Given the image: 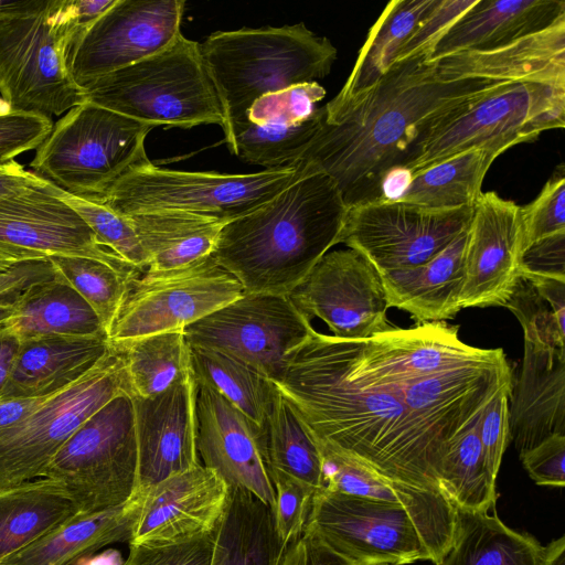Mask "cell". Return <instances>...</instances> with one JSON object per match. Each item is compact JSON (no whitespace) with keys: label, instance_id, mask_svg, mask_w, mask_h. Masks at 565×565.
Wrapping results in <instances>:
<instances>
[{"label":"cell","instance_id":"6da1fadb","mask_svg":"<svg viewBox=\"0 0 565 565\" xmlns=\"http://www.w3.org/2000/svg\"><path fill=\"white\" fill-rule=\"evenodd\" d=\"M275 385L319 443L388 479L441 492L446 446L394 392L358 370L348 339L312 329Z\"/></svg>","mask_w":565,"mask_h":565},{"label":"cell","instance_id":"7a4b0ae2","mask_svg":"<svg viewBox=\"0 0 565 565\" xmlns=\"http://www.w3.org/2000/svg\"><path fill=\"white\" fill-rule=\"evenodd\" d=\"M503 82L444 79L426 54L394 62L367 89L320 107L298 162L329 175L348 207L380 200L384 177L399 167L426 122Z\"/></svg>","mask_w":565,"mask_h":565},{"label":"cell","instance_id":"3957f363","mask_svg":"<svg viewBox=\"0 0 565 565\" xmlns=\"http://www.w3.org/2000/svg\"><path fill=\"white\" fill-rule=\"evenodd\" d=\"M303 166L286 189L221 230L212 256L246 292L288 296L339 244L349 207L329 175Z\"/></svg>","mask_w":565,"mask_h":565},{"label":"cell","instance_id":"277c9868","mask_svg":"<svg viewBox=\"0 0 565 565\" xmlns=\"http://www.w3.org/2000/svg\"><path fill=\"white\" fill-rule=\"evenodd\" d=\"M216 92L226 145L260 97L316 82L331 71L337 49L303 23L216 31L200 44Z\"/></svg>","mask_w":565,"mask_h":565},{"label":"cell","instance_id":"5b68a950","mask_svg":"<svg viewBox=\"0 0 565 565\" xmlns=\"http://www.w3.org/2000/svg\"><path fill=\"white\" fill-rule=\"evenodd\" d=\"M455 523L456 507L448 499L408 505L321 488L312 497L305 529L356 565H438L451 544Z\"/></svg>","mask_w":565,"mask_h":565},{"label":"cell","instance_id":"8992f818","mask_svg":"<svg viewBox=\"0 0 565 565\" xmlns=\"http://www.w3.org/2000/svg\"><path fill=\"white\" fill-rule=\"evenodd\" d=\"M565 126V84L503 82L430 119L399 167L415 174L460 152L484 148L498 156Z\"/></svg>","mask_w":565,"mask_h":565},{"label":"cell","instance_id":"52a82bcc","mask_svg":"<svg viewBox=\"0 0 565 565\" xmlns=\"http://www.w3.org/2000/svg\"><path fill=\"white\" fill-rule=\"evenodd\" d=\"M82 30L72 0L0 17V93L8 109L50 118L85 102L68 66Z\"/></svg>","mask_w":565,"mask_h":565},{"label":"cell","instance_id":"ba28073f","mask_svg":"<svg viewBox=\"0 0 565 565\" xmlns=\"http://www.w3.org/2000/svg\"><path fill=\"white\" fill-rule=\"evenodd\" d=\"M85 100L150 127L223 126L200 44L182 35L163 51L83 87Z\"/></svg>","mask_w":565,"mask_h":565},{"label":"cell","instance_id":"9c48e42d","mask_svg":"<svg viewBox=\"0 0 565 565\" xmlns=\"http://www.w3.org/2000/svg\"><path fill=\"white\" fill-rule=\"evenodd\" d=\"M303 172L301 162L228 174L170 170L148 159L129 168L96 200L122 216L178 213L227 223L260 206Z\"/></svg>","mask_w":565,"mask_h":565},{"label":"cell","instance_id":"30bf717a","mask_svg":"<svg viewBox=\"0 0 565 565\" xmlns=\"http://www.w3.org/2000/svg\"><path fill=\"white\" fill-rule=\"evenodd\" d=\"M151 129L85 100L53 125L31 168L71 194L99 199L129 168L148 160Z\"/></svg>","mask_w":565,"mask_h":565},{"label":"cell","instance_id":"8fae6325","mask_svg":"<svg viewBox=\"0 0 565 565\" xmlns=\"http://www.w3.org/2000/svg\"><path fill=\"white\" fill-rule=\"evenodd\" d=\"M138 446L132 394H120L85 420L43 477L61 481L78 514L127 502L137 491Z\"/></svg>","mask_w":565,"mask_h":565},{"label":"cell","instance_id":"7c38bea8","mask_svg":"<svg viewBox=\"0 0 565 565\" xmlns=\"http://www.w3.org/2000/svg\"><path fill=\"white\" fill-rule=\"evenodd\" d=\"M132 394L125 363L111 347L82 379L46 398L17 425L0 431V487L43 477L49 463L93 414L120 394Z\"/></svg>","mask_w":565,"mask_h":565},{"label":"cell","instance_id":"4fadbf2b","mask_svg":"<svg viewBox=\"0 0 565 565\" xmlns=\"http://www.w3.org/2000/svg\"><path fill=\"white\" fill-rule=\"evenodd\" d=\"M244 291L212 255L179 268L146 269L130 280L108 340L184 330Z\"/></svg>","mask_w":565,"mask_h":565},{"label":"cell","instance_id":"5bb4252c","mask_svg":"<svg viewBox=\"0 0 565 565\" xmlns=\"http://www.w3.org/2000/svg\"><path fill=\"white\" fill-rule=\"evenodd\" d=\"M472 206L428 210L393 200L348 209L339 244L361 253L379 274L425 264L467 232Z\"/></svg>","mask_w":565,"mask_h":565},{"label":"cell","instance_id":"9a60e30c","mask_svg":"<svg viewBox=\"0 0 565 565\" xmlns=\"http://www.w3.org/2000/svg\"><path fill=\"white\" fill-rule=\"evenodd\" d=\"M312 329L288 296L244 291L186 327L184 335L189 345L233 355L276 383L289 354Z\"/></svg>","mask_w":565,"mask_h":565},{"label":"cell","instance_id":"2e32d148","mask_svg":"<svg viewBox=\"0 0 565 565\" xmlns=\"http://www.w3.org/2000/svg\"><path fill=\"white\" fill-rule=\"evenodd\" d=\"M182 0H116L72 45L68 66L82 88L150 57L181 34Z\"/></svg>","mask_w":565,"mask_h":565},{"label":"cell","instance_id":"e0dca14e","mask_svg":"<svg viewBox=\"0 0 565 565\" xmlns=\"http://www.w3.org/2000/svg\"><path fill=\"white\" fill-rule=\"evenodd\" d=\"M288 297L307 319L319 318L337 338L367 339L392 328L381 276L352 248L323 255Z\"/></svg>","mask_w":565,"mask_h":565},{"label":"cell","instance_id":"ac0fdd59","mask_svg":"<svg viewBox=\"0 0 565 565\" xmlns=\"http://www.w3.org/2000/svg\"><path fill=\"white\" fill-rule=\"evenodd\" d=\"M523 252L522 206L482 192L466 235L460 308L504 307L521 279Z\"/></svg>","mask_w":565,"mask_h":565},{"label":"cell","instance_id":"d6986e66","mask_svg":"<svg viewBox=\"0 0 565 565\" xmlns=\"http://www.w3.org/2000/svg\"><path fill=\"white\" fill-rule=\"evenodd\" d=\"M0 244L45 256L86 257L120 269L136 268L100 244L45 178L0 199Z\"/></svg>","mask_w":565,"mask_h":565},{"label":"cell","instance_id":"ffe728a7","mask_svg":"<svg viewBox=\"0 0 565 565\" xmlns=\"http://www.w3.org/2000/svg\"><path fill=\"white\" fill-rule=\"evenodd\" d=\"M196 385V448L203 466L228 487L245 489L274 509L264 427L210 385Z\"/></svg>","mask_w":565,"mask_h":565},{"label":"cell","instance_id":"44dd1931","mask_svg":"<svg viewBox=\"0 0 565 565\" xmlns=\"http://www.w3.org/2000/svg\"><path fill=\"white\" fill-rule=\"evenodd\" d=\"M230 489L215 471L200 463L142 490L129 543L157 546L213 533Z\"/></svg>","mask_w":565,"mask_h":565},{"label":"cell","instance_id":"7402d4cb","mask_svg":"<svg viewBox=\"0 0 565 565\" xmlns=\"http://www.w3.org/2000/svg\"><path fill=\"white\" fill-rule=\"evenodd\" d=\"M196 393L191 371L158 395H132L138 446L137 491L201 463L196 448Z\"/></svg>","mask_w":565,"mask_h":565},{"label":"cell","instance_id":"603a6c76","mask_svg":"<svg viewBox=\"0 0 565 565\" xmlns=\"http://www.w3.org/2000/svg\"><path fill=\"white\" fill-rule=\"evenodd\" d=\"M433 63L444 79L565 84V15L543 30L508 44L454 53Z\"/></svg>","mask_w":565,"mask_h":565},{"label":"cell","instance_id":"cb8c5ba5","mask_svg":"<svg viewBox=\"0 0 565 565\" xmlns=\"http://www.w3.org/2000/svg\"><path fill=\"white\" fill-rule=\"evenodd\" d=\"M509 397L510 439L519 455L553 434L565 435V350L524 342L521 372Z\"/></svg>","mask_w":565,"mask_h":565},{"label":"cell","instance_id":"d4e9b609","mask_svg":"<svg viewBox=\"0 0 565 565\" xmlns=\"http://www.w3.org/2000/svg\"><path fill=\"white\" fill-rule=\"evenodd\" d=\"M109 350L107 337H42L23 340L0 396L52 395L82 379Z\"/></svg>","mask_w":565,"mask_h":565},{"label":"cell","instance_id":"484cf974","mask_svg":"<svg viewBox=\"0 0 565 565\" xmlns=\"http://www.w3.org/2000/svg\"><path fill=\"white\" fill-rule=\"evenodd\" d=\"M565 15L559 0H477L433 49L428 61L463 51H484L543 30Z\"/></svg>","mask_w":565,"mask_h":565},{"label":"cell","instance_id":"4316f807","mask_svg":"<svg viewBox=\"0 0 565 565\" xmlns=\"http://www.w3.org/2000/svg\"><path fill=\"white\" fill-rule=\"evenodd\" d=\"M467 232L423 265L380 274L388 308L417 323L452 319L460 308Z\"/></svg>","mask_w":565,"mask_h":565},{"label":"cell","instance_id":"83f0119b","mask_svg":"<svg viewBox=\"0 0 565 565\" xmlns=\"http://www.w3.org/2000/svg\"><path fill=\"white\" fill-rule=\"evenodd\" d=\"M141 503L137 491L120 505L76 514L0 565H73L104 546L129 543Z\"/></svg>","mask_w":565,"mask_h":565},{"label":"cell","instance_id":"f1b7e54d","mask_svg":"<svg viewBox=\"0 0 565 565\" xmlns=\"http://www.w3.org/2000/svg\"><path fill=\"white\" fill-rule=\"evenodd\" d=\"M78 514L58 480L40 477L0 487V563Z\"/></svg>","mask_w":565,"mask_h":565},{"label":"cell","instance_id":"f546056e","mask_svg":"<svg viewBox=\"0 0 565 565\" xmlns=\"http://www.w3.org/2000/svg\"><path fill=\"white\" fill-rule=\"evenodd\" d=\"M286 548L271 507L245 489L231 487L215 530L211 565H279Z\"/></svg>","mask_w":565,"mask_h":565},{"label":"cell","instance_id":"4dcf8cb0","mask_svg":"<svg viewBox=\"0 0 565 565\" xmlns=\"http://www.w3.org/2000/svg\"><path fill=\"white\" fill-rule=\"evenodd\" d=\"M4 326L21 341L42 337H107L93 308L56 273L23 292Z\"/></svg>","mask_w":565,"mask_h":565},{"label":"cell","instance_id":"1f68e13d","mask_svg":"<svg viewBox=\"0 0 565 565\" xmlns=\"http://www.w3.org/2000/svg\"><path fill=\"white\" fill-rule=\"evenodd\" d=\"M544 546L495 513L456 508L451 544L438 565H543Z\"/></svg>","mask_w":565,"mask_h":565},{"label":"cell","instance_id":"d6a6232c","mask_svg":"<svg viewBox=\"0 0 565 565\" xmlns=\"http://www.w3.org/2000/svg\"><path fill=\"white\" fill-rule=\"evenodd\" d=\"M147 259V269L167 270L211 256L224 222L178 213H139L125 216Z\"/></svg>","mask_w":565,"mask_h":565},{"label":"cell","instance_id":"836d02e7","mask_svg":"<svg viewBox=\"0 0 565 565\" xmlns=\"http://www.w3.org/2000/svg\"><path fill=\"white\" fill-rule=\"evenodd\" d=\"M497 157L484 148L460 152L412 174L395 201L437 211L471 207L482 193L483 179Z\"/></svg>","mask_w":565,"mask_h":565},{"label":"cell","instance_id":"e575fe53","mask_svg":"<svg viewBox=\"0 0 565 565\" xmlns=\"http://www.w3.org/2000/svg\"><path fill=\"white\" fill-rule=\"evenodd\" d=\"M436 2L437 0L388 2L370 29L352 72L337 97L349 98L374 85Z\"/></svg>","mask_w":565,"mask_h":565},{"label":"cell","instance_id":"d590c367","mask_svg":"<svg viewBox=\"0 0 565 565\" xmlns=\"http://www.w3.org/2000/svg\"><path fill=\"white\" fill-rule=\"evenodd\" d=\"M110 344L125 363L136 396L158 395L192 371L184 330L157 332Z\"/></svg>","mask_w":565,"mask_h":565},{"label":"cell","instance_id":"8d00e7d4","mask_svg":"<svg viewBox=\"0 0 565 565\" xmlns=\"http://www.w3.org/2000/svg\"><path fill=\"white\" fill-rule=\"evenodd\" d=\"M191 366L198 383L221 393L236 408L264 427L278 392L275 383L253 365L224 352L191 347Z\"/></svg>","mask_w":565,"mask_h":565},{"label":"cell","instance_id":"74e56055","mask_svg":"<svg viewBox=\"0 0 565 565\" xmlns=\"http://www.w3.org/2000/svg\"><path fill=\"white\" fill-rule=\"evenodd\" d=\"M264 429L268 467L321 489L323 471L319 445L279 391L270 405Z\"/></svg>","mask_w":565,"mask_h":565},{"label":"cell","instance_id":"f35d334b","mask_svg":"<svg viewBox=\"0 0 565 565\" xmlns=\"http://www.w3.org/2000/svg\"><path fill=\"white\" fill-rule=\"evenodd\" d=\"M479 418L448 444L439 482L441 492L456 508L488 512L495 508L497 478L484 461L478 433Z\"/></svg>","mask_w":565,"mask_h":565},{"label":"cell","instance_id":"ab89813d","mask_svg":"<svg viewBox=\"0 0 565 565\" xmlns=\"http://www.w3.org/2000/svg\"><path fill=\"white\" fill-rule=\"evenodd\" d=\"M323 489L342 494L408 505L447 499L441 492L388 479L365 465L319 443Z\"/></svg>","mask_w":565,"mask_h":565},{"label":"cell","instance_id":"60d3db41","mask_svg":"<svg viewBox=\"0 0 565 565\" xmlns=\"http://www.w3.org/2000/svg\"><path fill=\"white\" fill-rule=\"evenodd\" d=\"M47 258L56 275L93 308L108 337L130 280L143 270L120 269L86 257L53 255Z\"/></svg>","mask_w":565,"mask_h":565},{"label":"cell","instance_id":"b9f144b4","mask_svg":"<svg viewBox=\"0 0 565 565\" xmlns=\"http://www.w3.org/2000/svg\"><path fill=\"white\" fill-rule=\"evenodd\" d=\"M320 121V108L302 122H247L227 143L242 160L265 169L290 166L300 159Z\"/></svg>","mask_w":565,"mask_h":565},{"label":"cell","instance_id":"7bdbcfd3","mask_svg":"<svg viewBox=\"0 0 565 565\" xmlns=\"http://www.w3.org/2000/svg\"><path fill=\"white\" fill-rule=\"evenodd\" d=\"M56 194L74 209L100 244L138 269H147V259L128 218L102 201L71 194L55 185Z\"/></svg>","mask_w":565,"mask_h":565},{"label":"cell","instance_id":"ee69618b","mask_svg":"<svg viewBox=\"0 0 565 565\" xmlns=\"http://www.w3.org/2000/svg\"><path fill=\"white\" fill-rule=\"evenodd\" d=\"M504 307L521 323L524 342L537 348L565 350V329L559 326L548 303L527 280H519Z\"/></svg>","mask_w":565,"mask_h":565},{"label":"cell","instance_id":"f6af8a7d","mask_svg":"<svg viewBox=\"0 0 565 565\" xmlns=\"http://www.w3.org/2000/svg\"><path fill=\"white\" fill-rule=\"evenodd\" d=\"M268 468L275 489L273 512L276 531L288 545L303 533L317 489L286 472Z\"/></svg>","mask_w":565,"mask_h":565},{"label":"cell","instance_id":"bcb514c9","mask_svg":"<svg viewBox=\"0 0 565 565\" xmlns=\"http://www.w3.org/2000/svg\"><path fill=\"white\" fill-rule=\"evenodd\" d=\"M324 96L326 90L317 81L270 93L252 105L246 124L302 122L315 114L317 103Z\"/></svg>","mask_w":565,"mask_h":565},{"label":"cell","instance_id":"7dc6e473","mask_svg":"<svg viewBox=\"0 0 565 565\" xmlns=\"http://www.w3.org/2000/svg\"><path fill=\"white\" fill-rule=\"evenodd\" d=\"M524 249L536 241L565 232V169L561 163L537 198L522 206Z\"/></svg>","mask_w":565,"mask_h":565},{"label":"cell","instance_id":"c3c4849f","mask_svg":"<svg viewBox=\"0 0 565 565\" xmlns=\"http://www.w3.org/2000/svg\"><path fill=\"white\" fill-rule=\"evenodd\" d=\"M477 0H437L408 40L402 45L393 61L426 54L428 57L449 28L476 4Z\"/></svg>","mask_w":565,"mask_h":565},{"label":"cell","instance_id":"681fc988","mask_svg":"<svg viewBox=\"0 0 565 565\" xmlns=\"http://www.w3.org/2000/svg\"><path fill=\"white\" fill-rule=\"evenodd\" d=\"M215 531L185 542L147 546L129 543L121 565H211Z\"/></svg>","mask_w":565,"mask_h":565},{"label":"cell","instance_id":"f907efd6","mask_svg":"<svg viewBox=\"0 0 565 565\" xmlns=\"http://www.w3.org/2000/svg\"><path fill=\"white\" fill-rule=\"evenodd\" d=\"M52 128L50 118L0 109V161L36 149Z\"/></svg>","mask_w":565,"mask_h":565},{"label":"cell","instance_id":"816d5d0a","mask_svg":"<svg viewBox=\"0 0 565 565\" xmlns=\"http://www.w3.org/2000/svg\"><path fill=\"white\" fill-rule=\"evenodd\" d=\"M509 393L495 397L481 413L478 422L479 439L490 473L497 478L502 456L510 443Z\"/></svg>","mask_w":565,"mask_h":565},{"label":"cell","instance_id":"f5cc1de1","mask_svg":"<svg viewBox=\"0 0 565 565\" xmlns=\"http://www.w3.org/2000/svg\"><path fill=\"white\" fill-rule=\"evenodd\" d=\"M530 478L539 486H565V435L553 434L535 447L520 454Z\"/></svg>","mask_w":565,"mask_h":565},{"label":"cell","instance_id":"db71d44e","mask_svg":"<svg viewBox=\"0 0 565 565\" xmlns=\"http://www.w3.org/2000/svg\"><path fill=\"white\" fill-rule=\"evenodd\" d=\"M521 278H550L565 281V232L527 246L521 257Z\"/></svg>","mask_w":565,"mask_h":565},{"label":"cell","instance_id":"11a10c76","mask_svg":"<svg viewBox=\"0 0 565 565\" xmlns=\"http://www.w3.org/2000/svg\"><path fill=\"white\" fill-rule=\"evenodd\" d=\"M279 565H356L331 550L310 530L303 533L287 548Z\"/></svg>","mask_w":565,"mask_h":565},{"label":"cell","instance_id":"9f6ffc18","mask_svg":"<svg viewBox=\"0 0 565 565\" xmlns=\"http://www.w3.org/2000/svg\"><path fill=\"white\" fill-rule=\"evenodd\" d=\"M53 277L55 270L47 257L17 263L0 270V297L24 291Z\"/></svg>","mask_w":565,"mask_h":565},{"label":"cell","instance_id":"6f0895ef","mask_svg":"<svg viewBox=\"0 0 565 565\" xmlns=\"http://www.w3.org/2000/svg\"><path fill=\"white\" fill-rule=\"evenodd\" d=\"M51 396V395H49ZM44 397H2L0 396V431L10 428L42 405Z\"/></svg>","mask_w":565,"mask_h":565},{"label":"cell","instance_id":"680465c9","mask_svg":"<svg viewBox=\"0 0 565 565\" xmlns=\"http://www.w3.org/2000/svg\"><path fill=\"white\" fill-rule=\"evenodd\" d=\"M41 180L42 177L25 170L14 159L0 161V199Z\"/></svg>","mask_w":565,"mask_h":565},{"label":"cell","instance_id":"91938a15","mask_svg":"<svg viewBox=\"0 0 565 565\" xmlns=\"http://www.w3.org/2000/svg\"><path fill=\"white\" fill-rule=\"evenodd\" d=\"M527 281L548 303L559 326L565 329V281L550 278H535Z\"/></svg>","mask_w":565,"mask_h":565},{"label":"cell","instance_id":"94428289","mask_svg":"<svg viewBox=\"0 0 565 565\" xmlns=\"http://www.w3.org/2000/svg\"><path fill=\"white\" fill-rule=\"evenodd\" d=\"M21 340L4 324L0 326V392L11 372Z\"/></svg>","mask_w":565,"mask_h":565},{"label":"cell","instance_id":"6125c7cd","mask_svg":"<svg viewBox=\"0 0 565 565\" xmlns=\"http://www.w3.org/2000/svg\"><path fill=\"white\" fill-rule=\"evenodd\" d=\"M76 21L82 32L105 13L116 0H72Z\"/></svg>","mask_w":565,"mask_h":565},{"label":"cell","instance_id":"be15d7a7","mask_svg":"<svg viewBox=\"0 0 565 565\" xmlns=\"http://www.w3.org/2000/svg\"><path fill=\"white\" fill-rule=\"evenodd\" d=\"M44 257H46V256L35 253V252L13 247L10 245L0 244V263L1 264L13 265V264H17V263H20L23 260L44 258Z\"/></svg>","mask_w":565,"mask_h":565},{"label":"cell","instance_id":"e7e4bbea","mask_svg":"<svg viewBox=\"0 0 565 565\" xmlns=\"http://www.w3.org/2000/svg\"><path fill=\"white\" fill-rule=\"evenodd\" d=\"M543 565H565V536H561L544 546Z\"/></svg>","mask_w":565,"mask_h":565},{"label":"cell","instance_id":"03108f58","mask_svg":"<svg viewBox=\"0 0 565 565\" xmlns=\"http://www.w3.org/2000/svg\"><path fill=\"white\" fill-rule=\"evenodd\" d=\"M24 291L0 297V326L6 324L12 318Z\"/></svg>","mask_w":565,"mask_h":565},{"label":"cell","instance_id":"003e7915","mask_svg":"<svg viewBox=\"0 0 565 565\" xmlns=\"http://www.w3.org/2000/svg\"><path fill=\"white\" fill-rule=\"evenodd\" d=\"M370 565H390V564H370Z\"/></svg>","mask_w":565,"mask_h":565}]
</instances>
